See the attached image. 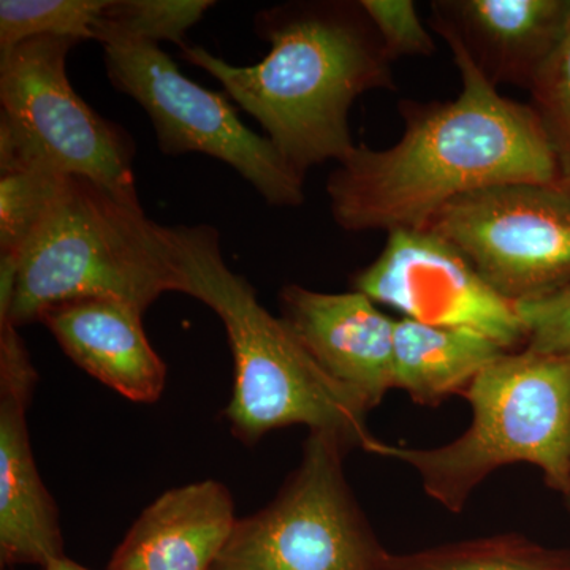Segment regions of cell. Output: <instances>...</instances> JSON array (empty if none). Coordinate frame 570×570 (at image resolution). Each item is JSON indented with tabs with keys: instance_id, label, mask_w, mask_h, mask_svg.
Returning a JSON list of instances; mask_svg holds the SVG:
<instances>
[{
	"instance_id": "obj_10",
	"label": "cell",
	"mask_w": 570,
	"mask_h": 570,
	"mask_svg": "<svg viewBox=\"0 0 570 570\" xmlns=\"http://www.w3.org/2000/svg\"><path fill=\"white\" fill-rule=\"evenodd\" d=\"M354 291L422 324L471 330L505 351L527 346L515 303L509 302L441 236L397 228L373 264L354 276Z\"/></svg>"
},
{
	"instance_id": "obj_4",
	"label": "cell",
	"mask_w": 570,
	"mask_h": 570,
	"mask_svg": "<svg viewBox=\"0 0 570 570\" xmlns=\"http://www.w3.org/2000/svg\"><path fill=\"white\" fill-rule=\"evenodd\" d=\"M14 258L17 281L0 322L17 328L70 299H118L145 313L160 295L187 291L168 227L149 219L141 205L78 176H67Z\"/></svg>"
},
{
	"instance_id": "obj_5",
	"label": "cell",
	"mask_w": 570,
	"mask_h": 570,
	"mask_svg": "<svg viewBox=\"0 0 570 570\" xmlns=\"http://www.w3.org/2000/svg\"><path fill=\"white\" fill-rule=\"evenodd\" d=\"M463 397L468 430L434 449L396 448L377 441L374 455L403 461L423 490L459 513L480 483L510 464H532L570 508V358L530 348L490 363Z\"/></svg>"
},
{
	"instance_id": "obj_17",
	"label": "cell",
	"mask_w": 570,
	"mask_h": 570,
	"mask_svg": "<svg viewBox=\"0 0 570 570\" xmlns=\"http://www.w3.org/2000/svg\"><path fill=\"white\" fill-rule=\"evenodd\" d=\"M385 570H570V550L501 534L414 553H390Z\"/></svg>"
},
{
	"instance_id": "obj_15",
	"label": "cell",
	"mask_w": 570,
	"mask_h": 570,
	"mask_svg": "<svg viewBox=\"0 0 570 570\" xmlns=\"http://www.w3.org/2000/svg\"><path fill=\"white\" fill-rule=\"evenodd\" d=\"M238 517L216 480L165 491L112 553L108 570H214Z\"/></svg>"
},
{
	"instance_id": "obj_1",
	"label": "cell",
	"mask_w": 570,
	"mask_h": 570,
	"mask_svg": "<svg viewBox=\"0 0 570 570\" xmlns=\"http://www.w3.org/2000/svg\"><path fill=\"white\" fill-rule=\"evenodd\" d=\"M463 88L452 102L403 100L396 145H358L326 184L336 224L347 232L423 230L450 202L509 183L557 184V167L531 105L502 97L452 33Z\"/></svg>"
},
{
	"instance_id": "obj_13",
	"label": "cell",
	"mask_w": 570,
	"mask_h": 570,
	"mask_svg": "<svg viewBox=\"0 0 570 570\" xmlns=\"http://www.w3.org/2000/svg\"><path fill=\"white\" fill-rule=\"evenodd\" d=\"M431 9L434 29L452 33L497 88L530 91L570 29V0H441Z\"/></svg>"
},
{
	"instance_id": "obj_7",
	"label": "cell",
	"mask_w": 570,
	"mask_h": 570,
	"mask_svg": "<svg viewBox=\"0 0 570 570\" xmlns=\"http://www.w3.org/2000/svg\"><path fill=\"white\" fill-rule=\"evenodd\" d=\"M347 452L309 431L298 468L266 508L238 520L214 570H385L390 551L348 487Z\"/></svg>"
},
{
	"instance_id": "obj_11",
	"label": "cell",
	"mask_w": 570,
	"mask_h": 570,
	"mask_svg": "<svg viewBox=\"0 0 570 570\" xmlns=\"http://www.w3.org/2000/svg\"><path fill=\"white\" fill-rule=\"evenodd\" d=\"M37 373L17 326L0 322V558L37 564L63 554L59 512L33 460L28 412Z\"/></svg>"
},
{
	"instance_id": "obj_24",
	"label": "cell",
	"mask_w": 570,
	"mask_h": 570,
	"mask_svg": "<svg viewBox=\"0 0 570 570\" xmlns=\"http://www.w3.org/2000/svg\"><path fill=\"white\" fill-rule=\"evenodd\" d=\"M43 570H89L77 564V562L69 560V558L61 557L55 558L50 562L43 566Z\"/></svg>"
},
{
	"instance_id": "obj_18",
	"label": "cell",
	"mask_w": 570,
	"mask_h": 570,
	"mask_svg": "<svg viewBox=\"0 0 570 570\" xmlns=\"http://www.w3.org/2000/svg\"><path fill=\"white\" fill-rule=\"evenodd\" d=\"M213 6L209 0H107L94 40L102 47L122 40H168L184 48L186 32Z\"/></svg>"
},
{
	"instance_id": "obj_21",
	"label": "cell",
	"mask_w": 570,
	"mask_h": 570,
	"mask_svg": "<svg viewBox=\"0 0 570 570\" xmlns=\"http://www.w3.org/2000/svg\"><path fill=\"white\" fill-rule=\"evenodd\" d=\"M530 92L532 110L557 167V184L570 194V29L539 71Z\"/></svg>"
},
{
	"instance_id": "obj_25",
	"label": "cell",
	"mask_w": 570,
	"mask_h": 570,
	"mask_svg": "<svg viewBox=\"0 0 570 570\" xmlns=\"http://www.w3.org/2000/svg\"><path fill=\"white\" fill-rule=\"evenodd\" d=\"M569 510H570V508H569Z\"/></svg>"
},
{
	"instance_id": "obj_9",
	"label": "cell",
	"mask_w": 570,
	"mask_h": 570,
	"mask_svg": "<svg viewBox=\"0 0 570 570\" xmlns=\"http://www.w3.org/2000/svg\"><path fill=\"white\" fill-rule=\"evenodd\" d=\"M423 230L460 250L515 305L570 284V194L558 184L509 183L461 195Z\"/></svg>"
},
{
	"instance_id": "obj_14",
	"label": "cell",
	"mask_w": 570,
	"mask_h": 570,
	"mask_svg": "<svg viewBox=\"0 0 570 570\" xmlns=\"http://www.w3.org/2000/svg\"><path fill=\"white\" fill-rule=\"evenodd\" d=\"M137 307L110 298H78L48 307L41 324L81 370L135 403L163 395L167 366L154 351Z\"/></svg>"
},
{
	"instance_id": "obj_6",
	"label": "cell",
	"mask_w": 570,
	"mask_h": 570,
	"mask_svg": "<svg viewBox=\"0 0 570 570\" xmlns=\"http://www.w3.org/2000/svg\"><path fill=\"white\" fill-rule=\"evenodd\" d=\"M78 43L39 37L0 55V174L78 176L140 205L132 140L94 111L67 77V56Z\"/></svg>"
},
{
	"instance_id": "obj_22",
	"label": "cell",
	"mask_w": 570,
	"mask_h": 570,
	"mask_svg": "<svg viewBox=\"0 0 570 570\" xmlns=\"http://www.w3.org/2000/svg\"><path fill=\"white\" fill-rule=\"evenodd\" d=\"M360 3L392 61L431 56L436 51V43L420 20L412 0H362Z\"/></svg>"
},
{
	"instance_id": "obj_12",
	"label": "cell",
	"mask_w": 570,
	"mask_h": 570,
	"mask_svg": "<svg viewBox=\"0 0 570 570\" xmlns=\"http://www.w3.org/2000/svg\"><path fill=\"white\" fill-rule=\"evenodd\" d=\"M279 303V317L318 366L370 411L395 389V321L370 296L356 291L322 294L291 284L281 292Z\"/></svg>"
},
{
	"instance_id": "obj_2",
	"label": "cell",
	"mask_w": 570,
	"mask_h": 570,
	"mask_svg": "<svg viewBox=\"0 0 570 570\" xmlns=\"http://www.w3.org/2000/svg\"><path fill=\"white\" fill-rule=\"evenodd\" d=\"M257 32L272 50L255 66H232L189 45L181 56L223 82L299 174L326 160L343 163L355 148L352 104L367 91L395 88L392 58L362 3L275 7L258 14Z\"/></svg>"
},
{
	"instance_id": "obj_3",
	"label": "cell",
	"mask_w": 570,
	"mask_h": 570,
	"mask_svg": "<svg viewBox=\"0 0 570 570\" xmlns=\"http://www.w3.org/2000/svg\"><path fill=\"white\" fill-rule=\"evenodd\" d=\"M186 295L212 307L227 332L235 362L234 395L225 409L245 444L294 425L333 434L348 449L373 453L370 409L328 376L298 337L258 303L253 285L225 264L219 234L209 225L168 227Z\"/></svg>"
},
{
	"instance_id": "obj_20",
	"label": "cell",
	"mask_w": 570,
	"mask_h": 570,
	"mask_svg": "<svg viewBox=\"0 0 570 570\" xmlns=\"http://www.w3.org/2000/svg\"><path fill=\"white\" fill-rule=\"evenodd\" d=\"M67 176L43 170L0 174V255L17 257L50 212Z\"/></svg>"
},
{
	"instance_id": "obj_19",
	"label": "cell",
	"mask_w": 570,
	"mask_h": 570,
	"mask_svg": "<svg viewBox=\"0 0 570 570\" xmlns=\"http://www.w3.org/2000/svg\"><path fill=\"white\" fill-rule=\"evenodd\" d=\"M107 0H2L0 55L39 37L96 39Z\"/></svg>"
},
{
	"instance_id": "obj_23",
	"label": "cell",
	"mask_w": 570,
	"mask_h": 570,
	"mask_svg": "<svg viewBox=\"0 0 570 570\" xmlns=\"http://www.w3.org/2000/svg\"><path fill=\"white\" fill-rule=\"evenodd\" d=\"M527 346L532 352L570 358V284L546 298L517 303Z\"/></svg>"
},
{
	"instance_id": "obj_16",
	"label": "cell",
	"mask_w": 570,
	"mask_h": 570,
	"mask_svg": "<svg viewBox=\"0 0 570 570\" xmlns=\"http://www.w3.org/2000/svg\"><path fill=\"white\" fill-rule=\"evenodd\" d=\"M490 337L471 330L395 321L393 381L414 403L438 406L464 390L490 363L505 354Z\"/></svg>"
},
{
	"instance_id": "obj_8",
	"label": "cell",
	"mask_w": 570,
	"mask_h": 570,
	"mask_svg": "<svg viewBox=\"0 0 570 570\" xmlns=\"http://www.w3.org/2000/svg\"><path fill=\"white\" fill-rule=\"evenodd\" d=\"M104 50L108 80L148 112L160 151L206 154L235 168L269 205L303 204L305 175L253 132L223 94L184 77L159 45L122 40Z\"/></svg>"
}]
</instances>
